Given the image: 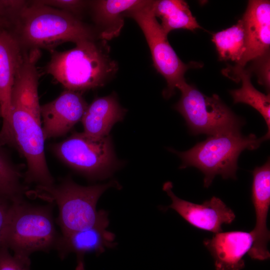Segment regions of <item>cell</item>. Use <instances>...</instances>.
Wrapping results in <instances>:
<instances>
[{
	"label": "cell",
	"instance_id": "obj_1",
	"mask_svg": "<svg viewBox=\"0 0 270 270\" xmlns=\"http://www.w3.org/2000/svg\"><path fill=\"white\" fill-rule=\"evenodd\" d=\"M24 50L47 48L66 42L94 40L96 34L75 16L41 3L27 1L12 18L10 30Z\"/></svg>",
	"mask_w": 270,
	"mask_h": 270
},
{
	"label": "cell",
	"instance_id": "obj_2",
	"mask_svg": "<svg viewBox=\"0 0 270 270\" xmlns=\"http://www.w3.org/2000/svg\"><path fill=\"white\" fill-rule=\"evenodd\" d=\"M106 41L86 40L72 49L52 50L45 71L66 90L82 92L103 86L116 72Z\"/></svg>",
	"mask_w": 270,
	"mask_h": 270
},
{
	"label": "cell",
	"instance_id": "obj_3",
	"mask_svg": "<svg viewBox=\"0 0 270 270\" xmlns=\"http://www.w3.org/2000/svg\"><path fill=\"white\" fill-rule=\"evenodd\" d=\"M120 186L112 180L105 184L82 186L68 176L57 184L37 186L36 194L41 198L56 203L58 208L56 223L62 234L109 224L108 212L97 210V202L101 195L111 187Z\"/></svg>",
	"mask_w": 270,
	"mask_h": 270
},
{
	"label": "cell",
	"instance_id": "obj_4",
	"mask_svg": "<svg viewBox=\"0 0 270 270\" xmlns=\"http://www.w3.org/2000/svg\"><path fill=\"white\" fill-rule=\"evenodd\" d=\"M265 140L264 136L258 138L253 134L246 136L236 130L209 136L186 151L170 150L180 158V168L194 166L200 170L204 175V186L208 188L216 175L224 179H236L240 153L258 148Z\"/></svg>",
	"mask_w": 270,
	"mask_h": 270
},
{
	"label": "cell",
	"instance_id": "obj_5",
	"mask_svg": "<svg viewBox=\"0 0 270 270\" xmlns=\"http://www.w3.org/2000/svg\"><path fill=\"white\" fill-rule=\"evenodd\" d=\"M60 236L54 226L52 204L34 205L22 199L12 202L0 247L30 262L33 252L54 249Z\"/></svg>",
	"mask_w": 270,
	"mask_h": 270
},
{
	"label": "cell",
	"instance_id": "obj_6",
	"mask_svg": "<svg viewBox=\"0 0 270 270\" xmlns=\"http://www.w3.org/2000/svg\"><path fill=\"white\" fill-rule=\"evenodd\" d=\"M44 141L42 123L28 112L12 108L2 119L0 146H13L24 157L27 164L24 180L37 186L54 184L46 161Z\"/></svg>",
	"mask_w": 270,
	"mask_h": 270
},
{
	"label": "cell",
	"instance_id": "obj_7",
	"mask_svg": "<svg viewBox=\"0 0 270 270\" xmlns=\"http://www.w3.org/2000/svg\"><path fill=\"white\" fill-rule=\"evenodd\" d=\"M176 88L181 96L174 108L184 117L192 134L209 136L240 130L244 120L234 114L218 94L206 96L186 80Z\"/></svg>",
	"mask_w": 270,
	"mask_h": 270
},
{
	"label": "cell",
	"instance_id": "obj_8",
	"mask_svg": "<svg viewBox=\"0 0 270 270\" xmlns=\"http://www.w3.org/2000/svg\"><path fill=\"white\" fill-rule=\"evenodd\" d=\"M50 148L62 162L90 180L108 178L122 164L116 156L110 135L95 138L75 132Z\"/></svg>",
	"mask_w": 270,
	"mask_h": 270
},
{
	"label": "cell",
	"instance_id": "obj_9",
	"mask_svg": "<svg viewBox=\"0 0 270 270\" xmlns=\"http://www.w3.org/2000/svg\"><path fill=\"white\" fill-rule=\"evenodd\" d=\"M124 16L134 19L143 32L154 66L166 82L167 86L162 94L164 98H169L174 94L177 86L185 80L186 71L190 68L200 67V64L192 62L186 64L179 58L154 14L152 0H142L126 12Z\"/></svg>",
	"mask_w": 270,
	"mask_h": 270
},
{
	"label": "cell",
	"instance_id": "obj_10",
	"mask_svg": "<svg viewBox=\"0 0 270 270\" xmlns=\"http://www.w3.org/2000/svg\"><path fill=\"white\" fill-rule=\"evenodd\" d=\"M172 188L170 182L163 185V190L172 200L168 208L176 211L192 226L216 234L222 232L223 224H230L234 220L233 210L220 198L214 196L202 204H195L178 198Z\"/></svg>",
	"mask_w": 270,
	"mask_h": 270
},
{
	"label": "cell",
	"instance_id": "obj_11",
	"mask_svg": "<svg viewBox=\"0 0 270 270\" xmlns=\"http://www.w3.org/2000/svg\"><path fill=\"white\" fill-rule=\"evenodd\" d=\"M88 106L80 92L67 90L52 101L40 106L45 140L67 134L82 120Z\"/></svg>",
	"mask_w": 270,
	"mask_h": 270
},
{
	"label": "cell",
	"instance_id": "obj_12",
	"mask_svg": "<svg viewBox=\"0 0 270 270\" xmlns=\"http://www.w3.org/2000/svg\"><path fill=\"white\" fill-rule=\"evenodd\" d=\"M252 174L251 197L254 208L256 222L254 228L250 232L253 243L248 254L252 258L266 260L270 256L267 248L270 236L266 226L270 205V160L262 166L256 167Z\"/></svg>",
	"mask_w": 270,
	"mask_h": 270
},
{
	"label": "cell",
	"instance_id": "obj_13",
	"mask_svg": "<svg viewBox=\"0 0 270 270\" xmlns=\"http://www.w3.org/2000/svg\"><path fill=\"white\" fill-rule=\"evenodd\" d=\"M241 20L244 27L246 42L241 60L234 66L236 68H244L248 62L270 53V1L249 0Z\"/></svg>",
	"mask_w": 270,
	"mask_h": 270
},
{
	"label": "cell",
	"instance_id": "obj_14",
	"mask_svg": "<svg viewBox=\"0 0 270 270\" xmlns=\"http://www.w3.org/2000/svg\"><path fill=\"white\" fill-rule=\"evenodd\" d=\"M40 56L39 49L24 50L22 60L12 89L10 104L11 108L26 111L42 123L36 68Z\"/></svg>",
	"mask_w": 270,
	"mask_h": 270
},
{
	"label": "cell",
	"instance_id": "obj_15",
	"mask_svg": "<svg viewBox=\"0 0 270 270\" xmlns=\"http://www.w3.org/2000/svg\"><path fill=\"white\" fill-rule=\"evenodd\" d=\"M253 243L251 232L230 231L215 234L204 241L214 260L216 270H240L244 266L243 258Z\"/></svg>",
	"mask_w": 270,
	"mask_h": 270
},
{
	"label": "cell",
	"instance_id": "obj_16",
	"mask_svg": "<svg viewBox=\"0 0 270 270\" xmlns=\"http://www.w3.org/2000/svg\"><path fill=\"white\" fill-rule=\"evenodd\" d=\"M106 227L97 226L84 230L60 236L56 249L59 257L64 260L69 254L76 255L77 266L76 270H85L84 256L88 252H95L100 254L106 248L114 246L115 235L106 230Z\"/></svg>",
	"mask_w": 270,
	"mask_h": 270
},
{
	"label": "cell",
	"instance_id": "obj_17",
	"mask_svg": "<svg viewBox=\"0 0 270 270\" xmlns=\"http://www.w3.org/2000/svg\"><path fill=\"white\" fill-rule=\"evenodd\" d=\"M24 50L10 30H0V107L2 119L10 112V96Z\"/></svg>",
	"mask_w": 270,
	"mask_h": 270
},
{
	"label": "cell",
	"instance_id": "obj_18",
	"mask_svg": "<svg viewBox=\"0 0 270 270\" xmlns=\"http://www.w3.org/2000/svg\"><path fill=\"white\" fill-rule=\"evenodd\" d=\"M126 112L115 94L96 98L88 105L81 120L83 132L95 138L107 136L114 125L124 119Z\"/></svg>",
	"mask_w": 270,
	"mask_h": 270
},
{
	"label": "cell",
	"instance_id": "obj_19",
	"mask_svg": "<svg viewBox=\"0 0 270 270\" xmlns=\"http://www.w3.org/2000/svg\"><path fill=\"white\" fill-rule=\"evenodd\" d=\"M140 0L90 1L95 22L99 28L98 37L107 41L117 37L124 24V14L140 4Z\"/></svg>",
	"mask_w": 270,
	"mask_h": 270
},
{
	"label": "cell",
	"instance_id": "obj_20",
	"mask_svg": "<svg viewBox=\"0 0 270 270\" xmlns=\"http://www.w3.org/2000/svg\"><path fill=\"white\" fill-rule=\"evenodd\" d=\"M224 74L237 82L242 81V86L230 91L234 102L248 104L262 116L268 130L264 138L266 140L270 136V94H265L257 90L250 82L252 73L248 69L236 68L229 66L223 70Z\"/></svg>",
	"mask_w": 270,
	"mask_h": 270
},
{
	"label": "cell",
	"instance_id": "obj_21",
	"mask_svg": "<svg viewBox=\"0 0 270 270\" xmlns=\"http://www.w3.org/2000/svg\"><path fill=\"white\" fill-rule=\"evenodd\" d=\"M152 8L155 16L160 19V24L167 35L176 29L194 30L201 28L184 0H152Z\"/></svg>",
	"mask_w": 270,
	"mask_h": 270
},
{
	"label": "cell",
	"instance_id": "obj_22",
	"mask_svg": "<svg viewBox=\"0 0 270 270\" xmlns=\"http://www.w3.org/2000/svg\"><path fill=\"white\" fill-rule=\"evenodd\" d=\"M246 38L244 27L240 19L236 24L214 34L212 40L220 60H230L238 64L245 51Z\"/></svg>",
	"mask_w": 270,
	"mask_h": 270
},
{
	"label": "cell",
	"instance_id": "obj_23",
	"mask_svg": "<svg viewBox=\"0 0 270 270\" xmlns=\"http://www.w3.org/2000/svg\"><path fill=\"white\" fill-rule=\"evenodd\" d=\"M22 178L18 167L0 146V196L12 202L23 199L28 191L21 182Z\"/></svg>",
	"mask_w": 270,
	"mask_h": 270
},
{
	"label": "cell",
	"instance_id": "obj_24",
	"mask_svg": "<svg viewBox=\"0 0 270 270\" xmlns=\"http://www.w3.org/2000/svg\"><path fill=\"white\" fill-rule=\"evenodd\" d=\"M46 6L69 13L80 19L84 10L89 6L90 2L80 0H39Z\"/></svg>",
	"mask_w": 270,
	"mask_h": 270
},
{
	"label": "cell",
	"instance_id": "obj_25",
	"mask_svg": "<svg viewBox=\"0 0 270 270\" xmlns=\"http://www.w3.org/2000/svg\"><path fill=\"white\" fill-rule=\"evenodd\" d=\"M270 53L252 60L253 62L248 69L250 72H255L260 84L265 87L267 91L270 88Z\"/></svg>",
	"mask_w": 270,
	"mask_h": 270
},
{
	"label": "cell",
	"instance_id": "obj_26",
	"mask_svg": "<svg viewBox=\"0 0 270 270\" xmlns=\"http://www.w3.org/2000/svg\"><path fill=\"white\" fill-rule=\"evenodd\" d=\"M30 262L22 260L5 247H0V270H30Z\"/></svg>",
	"mask_w": 270,
	"mask_h": 270
},
{
	"label": "cell",
	"instance_id": "obj_27",
	"mask_svg": "<svg viewBox=\"0 0 270 270\" xmlns=\"http://www.w3.org/2000/svg\"><path fill=\"white\" fill-rule=\"evenodd\" d=\"M20 4L19 0H0V30H10L13 13Z\"/></svg>",
	"mask_w": 270,
	"mask_h": 270
},
{
	"label": "cell",
	"instance_id": "obj_28",
	"mask_svg": "<svg viewBox=\"0 0 270 270\" xmlns=\"http://www.w3.org/2000/svg\"><path fill=\"white\" fill-rule=\"evenodd\" d=\"M13 202L0 196V244L8 223Z\"/></svg>",
	"mask_w": 270,
	"mask_h": 270
},
{
	"label": "cell",
	"instance_id": "obj_29",
	"mask_svg": "<svg viewBox=\"0 0 270 270\" xmlns=\"http://www.w3.org/2000/svg\"><path fill=\"white\" fill-rule=\"evenodd\" d=\"M0 117L2 118L0 107Z\"/></svg>",
	"mask_w": 270,
	"mask_h": 270
},
{
	"label": "cell",
	"instance_id": "obj_30",
	"mask_svg": "<svg viewBox=\"0 0 270 270\" xmlns=\"http://www.w3.org/2000/svg\"></svg>",
	"mask_w": 270,
	"mask_h": 270
}]
</instances>
